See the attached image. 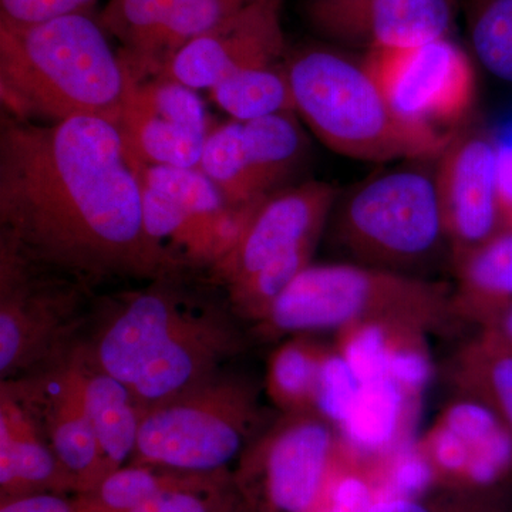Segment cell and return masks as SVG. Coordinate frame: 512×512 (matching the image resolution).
<instances>
[{
  "instance_id": "6da1fadb",
  "label": "cell",
  "mask_w": 512,
  "mask_h": 512,
  "mask_svg": "<svg viewBox=\"0 0 512 512\" xmlns=\"http://www.w3.org/2000/svg\"><path fill=\"white\" fill-rule=\"evenodd\" d=\"M0 241L93 286L174 271L148 237L136 157L96 117L37 124L3 111Z\"/></svg>"
},
{
  "instance_id": "7a4b0ae2",
  "label": "cell",
  "mask_w": 512,
  "mask_h": 512,
  "mask_svg": "<svg viewBox=\"0 0 512 512\" xmlns=\"http://www.w3.org/2000/svg\"><path fill=\"white\" fill-rule=\"evenodd\" d=\"M167 275L94 301L79 350L90 365L154 406L224 372L245 352L247 333L224 295L210 298Z\"/></svg>"
},
{
  "instance_id": "3957f363",
  "label": "cell",
  "mask_w": 512,
  "mask_h": 512,
  "mask_svg": "<svg viewBox=\"0 0 512 512\" xmlns=\"http://www.w3.org/2000/svg\"><path fill=\"white\" fill-rule=\"evenodd\" d=\"M133 84L89 13L36 25L0 19V97L15 119L96 117L117 126Z\"/></svg>"
},
{
  "instance_id": "277c9868",
  "label": "cell",
  "mask_w": 512,
  "mask_h": 512,
  "mask_svg": "<svg viewBox=\"0 0 512 512\" xmlns=\"http://www.w3.org/2000/svg\"><path fill=\"white\" fill-rule=\"evenodd\" d=\"M295 111L323 146L350 160H433L450 138L404 121L362 55L330 43L288 50Z\"/></svg>"
},
{
  "instance_id": "5b68a950",
  "label": "cell",
  "mask_w": 512,
  "mask_h": 512,
  "mask_svg": "<svg viewBox=\"0 0 512 512\" xmlns=\"http://www.w3.org/2000/svg\"><path fill=\"white\" fill-rule=\"evenodd\" d=\"M454 319L447 285L336 262L309 265L251 330L266 340H279L380 322L431 333Z\"/></svg>"
},
{
  "instance_id": "8992f818",
  "label": "cell",
  "mask_w": 512,
  "mask_h": 512,
  "mask_svg": "<svg viewBox=\"0 0 512 512\" xmlns=\"http://www.w3.org/2000/svg\"><path fill=\"white\" fill-rule=\"evenodd\" d=\"M330 239L353 264L427 278L450 256L433 168L402 165L357 184L336 200Z\"/></svg>"
},
{
  "instance_id": "52a82bcc",
  "label": "cell",
  "mask_w": 512,
  "mask_h": 512,
  "mask_svg": "<svg viewBox=\"0 0 512 512\" xmlns=\"http://www.w3.org/2000/svg\"><path fill=\"white\" fill-rule=\"evenodd\" d=\"M261 386L239 373L210 380L148 407L130 463L184 473H218L268 426Z\"/></svg>"
},
{
  "instance_id": "ba28073f",
  "label": "cell",
  "mask_w": 512,
  "mask_h": 512,
  "mask_svg": "<svg viewBox=\"0 0 512 512\" xmlns=\"http://www.w3.org/2000/svg\"><path fill=\"white\" fill-rule=\"evenodd\" d=\"M92 289L0 241V380L35 375L69 355L92 316Z\"/></svg>"
},
{
  "instance_id": "9c48e42d",
  "label": "cell",
  "mask_w": 512,
  "mask_h": 512,
  "mask_svg": "<svg viewBox=\"0 0 512 512\" xmlns=\"http://www.w3.org/2000/svg\"><path fill=\"white\" fill-rule=\"evenodd\" d=\"M342 446L316 410L279 413L239 458L234 483L251 512H309Z\"/></svg>"
},
{
  "instance_id": "30bf717a",
  "label": "cell",
  "mask_w": 512,
  "mask_h": 512,
  "mask_svg": "<svg viewBox=\"0 0 512 512\" xmlns=\"http://www.w3.org/2000/svg\"><path fill=\"white\" fill-rule=\"evenodd\" d=\"M392 109L407 123L451 137L467 126L477 96L474 60L451 36L363 53Z\"/></svg>"
},
{
  "instance_id": "8fae6325",
  "label": "cell",
  "mask_w": 512,
  "mask_h": 512,
  "mask_svg": "<svg viewBox=\"0 0 512 512\" xmlns=\"http://www.w3.org/2000/svg\"><path fill=\"white\" fill-rule=\"evenodd\" d=\"M338 200L323 181L291 185L262 198L249 215L234 247L208 271L222 292L309 244H319Z\"/></svg>"
},
{
  "instance_id": "7c38bea8",
  "label": "cell",
  "mask_w": 512,
  "mask_h": 512,
  "mask_svg": "<svg viewBox=\"0 0 512 512\" xmlns=\"http://www.w3.org/2000/svg\"><path fill=\"white\" fill-rule=\"evenodd\" d=\"M500 146L485 128L466 126L436 157L434 180L451 264L504 229L498 192Z\"/></svg>"
},
{
  "instance_id": "4fadbf2b",
  "label": "cell",
  "mask_w": 512,
  "mask_h": 512,
  "mask_svg": "<svg viewBox=\"0 0 512 512\" xmlns=\"http://www.w3.org/2000/svg\"><path fill=\"white\" fill-rule=\"evenodd\" d=\"M249 0H109L101 28L120 42L133 83L161 76L188 43L234 15Z\"/></svg>"
},
{
  "instance_id": "5bb4252c",
  "label": "cell",
  "mask_w": 512,
  "mask_h": 512,
  "mask_svg": "<svg viewBox=\"0 0 512 512\" xmlns=\"http://www.w3.org/2000/svg\"><path fill=\"white\" fill-rule=\"evenodd\" d=\"M458 8V0L302 2L303 18L322 42L362 55L451 36Z\"/></svg>"
},
{
  "instance_id": "9a60e30c",
  "label": "cell",
  "mask_w": 512,
  "mask_h": 512,
  "mask_svg": "<svg viewBox=\"0 0 512 512\" xmlns=\"http://www.w3.org/2000/svg\"><path fill=\"white\" fill-rule=\"evenodd\" d=\"M117 127L141 163L198 168L214 126L197 90L154 77L133 84Z\"/></svg>"
},
{
  "instance_id": "2e32d148",
  "label": "cell",
  "mask_w": 512,
  "mask_h": 512,
  "mask_svg": "<svg viewBox=\"0 0 512 512\" xmlns=\"http://www.w3.org/2000/svg\"><path fill=\"white\" fill-rule=\"evenodd\" d=\"M282 0H249L217 28L188 43L164 73L194 90H210L242 70L284 62Z\"/></svg>"
},
{
  "instance_id": "e0dca14e",
  "label": "cell",
  "mask_w": 512,
  "mask_h": 512,
  "mask_svg": "<svg viewBox=\"0 0 512 512\" xmlns=\"http://www.w3.org/2000/svg\"><path fill=\"white\" fill-rule=\"evenodd\" d=\"M6 382L12 383L32 407L77 494L89 493L109 476V466L84 407L76 348L42 372Z\"/></svg>"
},
{
  "instance_id": "ac0fdd59",
  "label": "cell",
  "mask_w": 512,
  "mask_h": 512,
  "mask_svg": "<svg viewBox=\"0 0 512 512\" xmlns=\"http://www.w3.org/2000/svg\"><path fill=\"white\" fill-rule=\"evenodd\" d=\"M36 493L77 494L32 407L0 380V501Z\"/></svg>"
},
{
  "instance_id": "d6986e66",
  "label": "cell",
  "mask_w": 512,
  "mask_h": 512,
  "mask_svg": "<svg viewBox=\"0 0 512 512\" xmlns=\"http://www.w3.org/2000/svg\"><path fill=\"white\" fill-rule=\"evenodd\" d=\"M456 284L450 288L454 318L490 328L512 306V229L453 261Z\"/></svg>"
},
{
  "instance_id": "ffe728a7",
  "label": "cell",
  "mask_w": 512,
  "mask_h": 512,
  "mask_svg": "<svg viewBox=\"0 0 512 512\" xmlns=\"http://www.w3.org/2000/svg\"><path fill=\"white\" fill-rule=\"evenodd\" d=\"M417 396L392 376L362 382L348 416L339 426L340 439L357 456L389 460L409 446L407 427Z\"/></svg>"
},
{
  "instance_id": "44dd1931",
  "label": "cell",
  "mask_w": 512,
  "mask_h": 512,
  "mask_svg": "<svg viewBox=\"0 0 512 512\" xmlns=\"http://www.w3.org/2000/svg\"><path fill=\"white\" fill-rule=\"evenodd\" d=\"M440 424L470 448L460 491L493 493L512 481V430L484 403L460 396L440 413Z\"/></svg>"
},
{
  "instance_id": "7402d4cb",
  "label": "cell",
  "mask_w": 512,
  "mask_h": 512,
  "mask_svg": "<svg viewBox=\"0 0 512 512\" xmlns=\"http://www.w3.org/2000/svg\"><path fill=\"white\" fill-rule=\"evenodd\" d=\"M76 360L84 407L111 473L133 458L144 407L126 384L90 365L79 346Z\"/></svg>"
},
{
  "instance_id": "603a6c76",
  "label": "cell",
  "mask_w": 512,
  "mask_h": 512,
  "mask_svg": "<svg viewBox=\"0 0 512 512\" xmlns=\"http://www.w3.org/2000/svg\"><path fill=\"white\" fill-rule=\"evenodd\" d=\"M244 123L245 157L256 194L264 198L284 190L308 153L296 111L272 114Z\"/></svg>"
},
{
  "instance_id": "cb8c5ba5",
  "label": "cell",
  "mask_w": 512,
  "mask_h": 512,
  "mask_svg": "<svg viewBox=\"0 0 512 512\" xmlns=\"http://www.w3.org/2000/svg\"><path fill=\"white\" fill-rule=\"evenodd\" d=\"M330 346L313 335L289 336L266 362L265 393L279 413L316 410L320 367Z\"/></svg>"
},
{
  "instance_id": "d4e9b609",
  "label": "cell",
  "mask_w": 512,
  "mask_h": 512,
  "mask_svg": "<svg viewBox=\"0 0 512 512\" xmlns=\"http://www.w3.org/2000/svg\"><path fill=\"white\" fill-rule=\"evenodd\" d=\"M210 97L214 104L237 121L295 111L285 60L232 74L212 87Z\"/></svg>"
},
{
  "instance_id": "484cf974",
  "label": "cell",
  "mask_w": 512,
  "mask_h": 512,
  "mask_svg": "<svg viewBox=\"0 0 512 512\" xmlns=\"http://www.w3.org/2000/svg\"><path fill=\"white\" fill-rule=\"evenodd\" d=\"M450 379L460 396L484 403L512 430V353L471 340L451 360Z\"/></svg>"
},
{
  "instance_id": "4316f807",
  "label": "cell",
  "mask_w": 512,
  "mask_h": 512,
  "mask_svg": "<svg viewBox=\"0 0 512 512\" xmlns=\"http://www.w3.org/2000/svg\"><path fill=\"white\" fill-rule=\"evenodd\" d=\"M198 170L210 178L232 208L244 210L262 200L249 174L242 121L231 119L212 127Z\"/></svg>"
},
{
  "instance_id": "83f0119b",
  "label": "cell",
  "mask_w": 512,
  "mask_h": 512,
  "mask_svg": "<svg viewBox=\"0 0 512 512\" xmlns=\"http://www.w3.org/2000/svg\"><path fill=\"white\" fill-rule=\"evenodd\" d=\"M384 461L357 456L345 444L309 512H369L382 497Z\"/></svg>"
},
{
  "instance_id": "f1b7e54d",
  "label": "cell",
  "mask_w": 512,
  "mask_h": 512,
  "mask_svg": "<svg viewBox=\"0 0 512 512\" xmlns=\"http://www.w3.org/2000/svg\"><path fill=\"white\" fill-rule=\"evenodd\" d=\"M466 18L474 59L512 84V0H467Z\"/></svg>"
},
{
  "instance_id": "f546056e",
  "label": "cell",
  "mask_w": 512,
  "mask_h": 512,
  "mask_svg": "<svg viewBox=\"0 0 512 512\" xmlns=\"http://www.w3.org/2000/svg\"><path fill=\"white\" fill-rule=\"evenodd\" d=\"M241 497L229 471L201 473L148 498L131 512H227Z\"/></svg>"
},
{
  "instance_id": "4dcf8cb0",
  "label": "cell",
  "mask_w": 512,
  "mask_h": 512,
  "mask_svg": "<svg viewBox=\"0 0 512 512\" xmlns=\"http://www.w3.org/2000/svg\"><path fill=\"white\" fill-rule=\"evenodd\" d=\"M360 387L362 380L333 346L326 353L320 367L316 412L322 414L338 430L348 416Z\"/></svg>"
},
{
  "instance_id": "1f68e13d",
  "label": "cell",
  "mask_w": 512,
  "mask_h": 512,
  "mask_svg": "<svg viewBox=\"0 0 512 512\" xmlns=\"http://www.w3.org/2000/svg\"><path fill=\"white\" fill-rule=\"evenodd\" d=\"M369 512H510L508 490L468 493L448 490V494L419 498H384Z\"/></svg>"
},
{
  "instance_id": "d6a6232c",
  "label": "cell",
  "mask_w": 512,
  "mask_h": 512,
  "mask_svg": "<svg viewBox=\"0 0 512 512\" xmlns=\"http://www.w3.org/2000/svg\"><path fill=\"white\" fill-rule=\"evenodd\" d=\"M96 0H0V19L15 25H36L49 20L89 13Z\"/></svg>"
},
{
  "instance_id": "836d02e7",
  "label": "cell",
  "mask_w": 512,
  "mask_h": 512,
  "mask_svg": "<svg viewBox=\"0 0 512 512\" xmlns=\"http://www.w3.org/2000/svg\"><path fill=\"white\" fill-rule=\"evenodd\" d=\"M0 512H77L76 494L36 493L0 501Z\"/></svg>"
},
{
  "instance_id": "e575fe53",
  "label": "cell",
  "mask_w": 512,
  "mask_h": 512,
  "mask_svg": "<svg viewBox=\"0 0 512 512\" xmlns=\"http://www.w3.org/2000/svg\"><path fill=\"white\" fill-rule=\"evenodd\" d=\"M498 192H500L501 217L512 214V146H500L498 157Z\"/></svg>"
},
{
  "instance_id": "d590c367",
  "label": "cell",
  "mask_w": 512,
  "mask_h": 512,
  "mask_svg": "<svg viewBox=\"0 0 512 512\" xmlns=\"http://www.w3.org/2000/svg\"><path fill=\"white\" fill-rule=\"evenodd\" d=\"M477 339L490 348L512 353V306L494 325L481 330Z\"/></svg>"
},
{
  "instance_id": "8d00e7d4",
  "label": "cell",
  "mask_w": 512,
  "mask_h": 512,
  "mask_svg": "<svg viewBox=\"0 0 512 512\" xmlns=\"http://www.w3.org/2000/svg\"><path fill=\"white\" fill-rule=\"evenodd\" d=\"M227 512H251L248 510L247 504H245V501L242 500V497H239V500L237 503L232 505L231 508Z\"/></svg>"
},
{
  "instance_id": "74e56055",
  "label": "cell",
  "mask_w": 512,
  "mask_h": 512,
  "mask_svg": "<svg viewBox=\"0 0 512 512\" xmlns=\"http://www.w3.org/2000/svg\"><path fill=\"white\" fill-rule=\"evenodd\" d=\"M504 229H512V214L505 218Z\"/></svg>"
}]
</instances>
